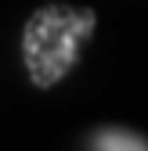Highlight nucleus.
Returning a JSON list of instances; mask_svg holds the SVG:
<instances>
[{
	"label": "nucleus",
	"instance_id": "1",
	"mask_svg": "<svg viewBox=\"0 0 148 151\" xmlns=\"http://www.w3.org/2000/svg\"><path fill=\"white\" fill-rule=\"evenodd\" d=\"M94 25H98V14L90 7H72V4L36 7L22 32V61L33 86L51 90L58 79H65L83 43L94 36Z\"/></svg>",
	"mask_w": 148,
	"mask_h": 151
},
{
	"label": "nucleus",
	"instance_id": "2",
	"mask_svg": "<svg viewBox=\"0 0 148 151\" xmlns=\"http://www.w3.org/2000/svg\"><path fill=\"white\" fill-rule=\"evenodd\" d=\"M90 147H101V151H148V140L130 133V129H98L90 137Z\"/></svg>",
	"mask_w": 148,
	"mask_h": 151
}]
</instances>
